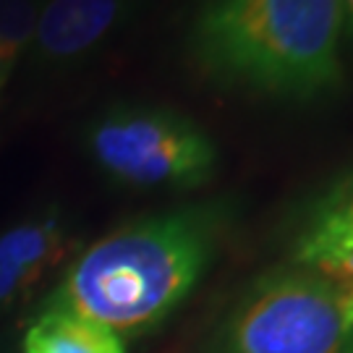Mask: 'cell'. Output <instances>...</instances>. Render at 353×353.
<instances>
[{
	"label": "cell",
	"mask_w": 353,
	"mask_h": 353,
	"mask_svg": "<svg viewBox=\"0 0 353 353\" xmlns=\"http://www.w3.org/2000/svg\"><path fill=\"white\" fill-rule=\"evenodd\" d=\"M204 353H353V290L306 265L272 267L230 303Z\"/></svg>",
	"instance_id": "obj_3"
},
{
	"label": "cell",
	"mask_w": 353,
	"mask_h": 353,
	"mask_svg": "<svg viewBox=\"0 0 353 353\" xmlns=\"http://www.w3.org/2000/svg\"><path fill=\"white\" fill-rule=\"evenodd\" d=\"M341 48V0H202L186 32L212 87L293 108L345 92Z\"/></svg>",
	"instance_id": "obj_2"
},
{
	"label": "cell",
	"mask_w": 353,
	"mask_h": 353,
	"mask_svg": "<svg viewBox=\"0 0 353 353\" xmlns=\"http://www.w3.org/2000/svg\"><path fill=\"white\" fill-rule=\"evenodd\" d=\"M65 223L37 214L0 233V316L8 314L65 254Z\"/></svg>",
	"instance_id": "obj_6"
},
{
	"label": "cell",
	"mask_w": 353,
	"mask_h": 353,
	"mask_svg": "<svg viewBox=\"0 0 353 353\" xmlns=\"http://www.w3.org/2000/svg\"><path fill=\"white\" fill-rule=\"evenodd\" d=\"M21 348L24 353H126L115 332L61 312L32 316Z\"/></svg>",
	"instance_id": "obj_8"
},
{
	"label": "cell",
	"mask_w": 353,
	"mask_h": 353,
	"mask_svg": "<svg viewBox=\"0 0 353 353\" xmlns=\"http://www.w3.org/2000/svg\"><path fill=\"white\" fill-rule=\"evenodd\" d=\"M296 265H306L335 280L338 285L353 290V239H341L332 243H322L312 252L301 254L296 259H288Z\"/></svg>",
	"instance_id": "obj_10"
},
{
	"label": "cell",
	"mask_w": 353,
	"mask_h": 353,
	"mask_svg": "<svg viewBox=\"0 0 353 353\" xmlns=\"http://www.w3.org/2000/svg\"><path fill=\"white\" fill-rule=\"evenodd\" d=\"M45 0H0V48L21 58L29 48Z\"/></svg>",
	"instance_id": "obj_9"
},
{
	"label": "cell",
	"mask_w": 353,
	"mask_h": 353,
	"mask_svg": "<svg viewBox=\"0 0 353 353\" xmlns=\"http://www.w3.org/2000/svg\"><path fill=\"white\" fill-rule=\"evenodd\" d=\"M16 61H19V55H13V52L3 50L0 48V92L6 89V84H8V79H11L13 74V65H16Z\"/></svg>",
	"instance_id": "obj_12"
},
{
	"label": "cell",
	"mask_w": 353,
	"mask_h": 353,
	"mask_svg": "<svg viewBox=\"0 0 353 353\" xmlns=\"http://www.w3.org/2000/svg\"><path fill=\"white\" fill-rule=\"evenodd\" d=\"M139 8V0H45L29 55L39 68H76L97 58Z\"/></svg>",
	"instance_id": "obj_5"
},
{
	"label": "cell",
	"mask_w": 353,
	"mask_h": 353,
	"mask_svg": "<svg viewBox=\"0 0 353 353\" xmlns=\"http://www.w3.org/2000/svg\"><path fill=\"white\" fill-rule=\"evenodd\" d=\"M341 32L343 42H348L353 55V0H341Z\"/></svg>",
	"instance_id": "obj_11"
},
{
	"label": "cell",
	"mask_w": 353,
	"mask_h": 353,
	"mask_svg": "<svg viewBox=\"0 0 353 353\" xmlns=\"http://www.w3.org/2000/svg\"><path fill=\"white\" fill-rule=\"evenodd\" d=\"M236 199L217 196L144 214L76 256L42 296L34 314L61 312L123 338L160 327L212 267L230 228Z\"/></svg>",
	"instance_id": "obj_1"
},
{
	"label": "cell",
	"mask_w": 353,
	"mask_h": 353,
	"mask_svg": "<svg viewBox=\"0 0 353 353\" xmlns=\"http://www.w3.org/2000/svg\"><path fill=\"white\" fill-rule=\"evenodd\" d=\"M87 152L113 183L141 191H194L217 173L212 137L163 105H115L87 128Z\"/></svg>",
	"instance_id": "obj_4"
},
{
	"label": "cell",
	"mask_w": 353,
	"mask_h": 353,
	"mask_svg": "<svg viewBox=\"0 0 353 353\" xmlns=\"http://www.w3.org/2000/svg\"><path fill=\"white\" fill-rule=\"evenodd\" d=\"M353 239V163L309 194L290 223V259L322 243Z\"/></svg>",
	"instance_id": "obj_7"
}]
</instances>
